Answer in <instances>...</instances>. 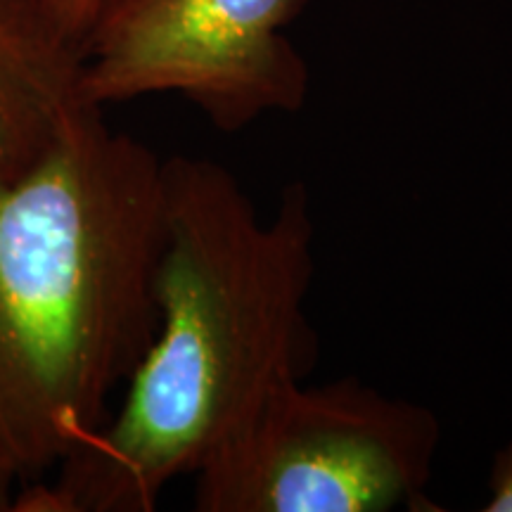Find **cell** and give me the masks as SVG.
<instances>
[{"label": "cell", "mask_w": 512, "mask_h": 512, "mask_svg": "<svg viewBox=\"0 0 512 512\" xmlns=\"http://www.w3.org/2000/svg\"><path fill=\"white\" fill-rule=\"evenodd\" d=\"M313 278L304 183L266 219L223 164L164 159L157 332L117 411L55 470L72 512L155 510L268 396L306 380L318 358Z\"/></svg>", "instance_id": "6da1fadb"}, {"label": "cell", "mask_w": 512, "mask_h": 512, "mask_svg": "<svg viewBox=\"0 0 512 512\" xmlns=\"http://www.w3.org/2000/svg\"><path fill=\"white\" fill-rule=\"evenodd\" d=\"M164 159L83 105L0 174V465L48 475L110 418L157 332Z\"/></svg>", "instance_id": "7a4b0ae2"}, {"label": "cell", "mask_w": 512, "mask_h": 512, "mask_svg": "<svg viewBox=\"0 0 512 512\" xmlns=\"http://www.w3.org/2000/svg\"><path fill=\"white\" fill-rule=\"evenodd\" d=\"M441 422L356 377L297 380L195 472L197 512H389L425 503Z\"/></svg>", "instance_id": "3957f363"}, {"label": "cell", "mask_w": 512, "mask_h": 512, "mask_svg": "<svg viewBox=\"0 0 512 512\" xmlns=\"http://www.w3.org/2000/svg\"><path fill=\"white\" fill-rule=\"evenodd\" d=\"M306 0H102L81 43V95L121 105L181 95L235 133L302 110L311 72L287 27Z\"/></svg>", "instance_id": "277c9868"}, {"label": "cell", "mask_w": 512, "mask_h": 512, "mask_svg": "<svg viewBox=\"0 0 512 512\" xmlns=\"http://www.w3.org/2000/svg\"><path fill=\"white\" fill-rule=\"evenodd\" d=\"M83 105L81 50L41 0H0V174L34 162Z\"/></svg>", "instance_id": "5b68a950"}, {"label": "cell", "mask_w": 512, "mask_h": 512, "mask_svg": "<svg viewBox=\"0 0 512 512\" xmlns=\"http://www.w3.org/2000/svg\"><path fill=\"white\" fill-rule=\"evenodd\" d=\"M41 5L55 29L81 50L83 38L91 29L102 0H41Z\"/></svg>", "instance_id": "8992f818"}, {"label": "cell", "mask_w": 512, "mask_h": 512, "mask_svg": "<svg viewBox=\"0 0 512 512\" xmlns=\"http://www.w3.org/2000/svg\"><path fill=\"white\" fill-rule=\"evenodd\" d=\"M486 512H512V441L496 453L489 479V503Z\"/></svg>", "instance_id": "52a82bcc"}, {"label": "cell", "mask_w": 512, "mask_h": 512, "mask_svg": "<svg viewBox=\"0 0 512 512\" xmlns=\"http://www.w3.org/2000/svg\"><path fill=\"white\" fill-rule=\"evenodd\" d=\"M17 482L19 479L12 475L10 470H5V467L0 465V512L12 510V498H15Z\"/></svg>", "instance_id": "ba28073f"}]
</instances>
